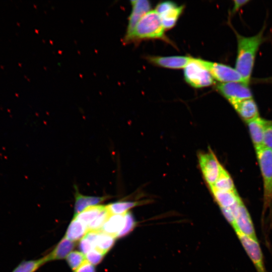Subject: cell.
Returning a JSON list of instances; mask_svg holds the SVG:
<instances>
[{"instance_id": "obj_12", "label": "cell", "mask_w": 272, "mask_h": 272, "mask_svg": "<svg viewBox=\"0 0 272 272\" xmlns=\"http://www.w3.org/2000/svg\"><path fill=\"white\" fill-rule=\"evenodd\" d=\"M147 58L151 63L159 66L172 69H180L184 68L191 61L192 57L186 56H151L148 57Z\"/></svg>"}, {"instance_id": "obj_26", "label": "cell", "mask_w": 272, "mask_h": 272, "mask_svg": "<svg viewBox=\"0 0 272 272\" xmlns=\"http://www.w3.org/2000/svg\"><path fill=\"white\" fill-rule=\"evenodd\" d=\"M124 216L125 221L123 227L118 234L117 238H121L126 236L133 230L135 226V221L132 215L130 213L127 212L125 214Z\"/></svg>"}, {"instance_id": "obj_9", "label": "cell", "mask_w": 272, "mask_h": 272, "mask_svg": "<svg viewBox=\"0 0 272 272\" xmlns=\"http://www.w3.org/2000/svg\"><path fill=\"white\" fill-rule=\"evenodd\" d=\"M234 222L232 226L236 232L256 239L255 232L250 216L241 200L234 212Z\"/></svg>"}, {"instance_id": "obj_30", "label": "cell", "mask_w": 272, "mask_h": 272, "mask_svg": "<svg viewBox=\"0 0 272 272\" xmlns=\"http://www.w3.org/2000/svg\"><path fill=\"white\" fill-rule=\"evenodd\" d=\"M247 0H235L234 1V7L231 13L234 14L241 7L248 3Z\"/></svg>"}, {"instance_id": "obj_27", "label": "cell", "mask_w": 272, "mask_h": 272, "mask_svg": "<svg viewBox=\"0 0 272 272\" xmlns=\"http://www.w3.org/2000/svg\"><path fill=\"white\" fill-rule=\"evenodd\" d=\"M263 146L272 150V121H266L263 138Z\"/></svg>"}, {"instance_id": "obj_23", "label": "cell", "mask_w": 272, "mask_h": 272, "mask_svg": "<svg viewBox=\"0 0 272 272\" xmlns=\"http://www.w3.org/2000/svg\"><path fill=\"white\" fill-rule=\"evenodd\" d=\"M140 204L137 201H117L106 206L111 215H124L128 211Z\"/></svg>"}, {"instance_id": "obj_15", "label": "cell", "mask_w": 272, "mask_h": 272, "mask_svg": "<svg viewBox=\"0 0 272 272\" xmlns=\"http://www.w3.org/2000/svg\"><path fill=\"white\" fill-rule=\"evenodd\" d=\"M247 123L255 149L263 146V138L266 120L258 117Z\"/></svg>"}, {"instance_id": "obj_13", "label": "cell", "mask_w": 272, "mask_h": 272, "mask_svg": "<svg viewBox=\"0 0 272 272\" xmlns=\"http://www.w3.org/2000/svg\"><path fill=\"white\" fill-rule=\"evenodd\" d=\"M232 106L246 122L259 117L256 104L252 98L241 101L233 104Z\"/></svg>"}, {"instance_id": "obj_6", "label": "cell", "mask_w": 272, "mask_h": 272, "mask_svg": "<svg viewBox=\"0 0 272 272\" xmlns=\"http://www.w3.org/2000/svg\"><path fill=\"white\" fill-rule=\"evenodd\" d=\"M216 90L233 105L241 101L252 98L248 85L239 82L221 83Z\"/></svg>"}, {"instance_id": "obj_19", "label": "cell", "mask_w": 272, "mask_h": 272, "mask_svg": "<svg viewBox=\"0 0 272 272\" xmlns=\"http://www.w3.org/2000/svg\"><path fill=\"white\" fill-rule=\"evenodd\" d=\"M115 238L114 236L101 231H96L93 242L94 249L105 255L113 246Z\"/></svg>"}, {"instance_id": "obj_14", "label": "cell", "mask_w": 272, "mask_h": 272, "mask_svg": "<svg viewBox=\"0 0 272 272\" xmlns=\"http://www.w3.org/2000/svg\"><path fill=\"white\" fill-rule=\"evenodd\" d=\"M75 246L74 242L64 237L50 253L44 256V258L46 262L63 259L66 257Z\"/></svg>"}, {"instance_id": "obj_5", "label": "cell", "mask_w": 272, "mask_h": 272, "mask_svg": "<svg viewBox=\"0 0 272 272\" xmlns=\"http://www.w3.org/2000/svg\"><path fill=\"white\" fill-rule=\"evenodd\" d=\"M197 60L217 80L223 83L239 82L248 83L236 70L225 64L206 61L200 58Z\"/></svg>"}, {"instance_id": "obj_16", "label": "cell", "mask_w": 272, "mask_h": 272, "mask_svg": "<svg viewBox=\"0 0 272 272\" xmlns=\"http://www.w3.org/2000/svg\"><path fill=\"white\" fill-rule=\"evenodd\" d=\"M107 196H94L84 195L76 189L75 192V214L76 215L88 207L98 205L106 200Z\"/></svg>"}, {"instance_id": "obj_28", "label": "cell", "mask_w": 272, "mask_h": 272, "mask_svg": "<svg viewBox=\"0 0 272 272\" xmlns=\"http://www.w3.org/2000/svg\"><path fill=\"white\" fill-rule=\"evenodd\" d=\"M104 254L93 249L86 254V260L93 265H95L100 263L103 258Z\"/></svg>"}, {"instance_id": "obj_18", "label": "cell", "mask_w": 272, "mask_h": 272, "mask_svg": "<svg viewBox=\"0 0 272 272\" xmlns=\"http://www.w3.org/2000/svg\"><path fill=\"white\" fill-rule=\"evenodd\" d=\"M124 215H111L105 222L100 231L117 238L122 229L124 221Z\"/></svg>"}, {"instance_id": "obj_3", "label": "cell", "mask_w": 272, "mask_h": 272, "mask_svg": "<svg viewBox=\"0 0 272 272\" xmlns=\"http://www.w3.org/2000/svg\"><path fill=\"white\" fill-rule=\"evenodd\" d=\"M255 150L263 179L264 207L266 210L272 202V150L264 146Z\"/></svg>"}, {"instance_id": "obj_21", "label": "cell", "mask_w": 272, "mask_h": 272, "mask_svg": "<svg viewBox=\"0 0 272 272\" xmlns=\"http://www.w3.org/2000/svg\"><path fill=\"white\" fill-rule=\"evenodd\" d=\"M88 232L87 226L74 218L67 229L64 237L75 242L82 239Z\"/></svg>"}, {"instance_id": "obj_25", "label": "cell", "mask_w": 272, "mask_h": 272, "mask_svg": "<svg viewBox=\"0 0 272 272\" xmlns=\"http://www.w3.org/2000/svg\"><path fill=\"white\" fill-rule=\"evenodd\" d=\"M66 259L68 264L74 271H76L86 261V255L78 251L70 252Z\"/></svg>"}, {"instance_id": "obj_4", "label": "cell", "mask_w": 272, "mask_h": 272, "mask_svg": "<svg viewBox=\"0 0 272 272\" xmlns=\"http://www.w3.org/2000/svg\"><path fill=\"white\" fill-rule=\"evenodd\" d=\"M184 78L188 84L195 88L208 87L214 83L210 73L195 58L184 68Z\"/></svg>"}, {"instance_id": "obj_17", "label": "cell", "mask_w": 272, "mask_h": 272, "mask_svg": "<svg viewBox=\"0 0 272 272\" xmlns=\"http://www.w3.org/2000/svg\"><path fill=\"white\" fill-rule=\"evenodd\" d=\"M220 208H229L238 202L241 198L237 191H225L210 189Z\"/></svg>"}, {"instance_id": "obj_29", "label": "cell", "mask_w": 272, "mask_h": 272, "mask_svg": "<svg viewBox=\"0 0 272 272\" xmlns=\"http://www.w3.org/2000/svg\"><path fill=\"white\" fill-rule=\"evenodd\" d=\"M79 249L84 254H86L94 249L91 243L85 237L81 239L79 244Z\"/></svg>"}, {"instance_id": "obj_11", "label": "cell", "mask_w": 272, "mask_h": 272, "mask_svg": "<svg viewBox=\"0 0 272 272\" xmlns=\"http://www.w3.org/2000/svg\"><path fill=\"white\" fill-rule=\"evenodd\" d=\"M130 3L132 10L128 19L124 37L128 36L132 32L140 19L151 9V4L147 0L131 1Z\"/></svg>"}, {"instance_id": "obj_7", "label": "cell", "mask_w": 272, "mask_h": 272, "mask_svg": "<svg viewBox=\"0 0 272 272\" xmlns=\"http://www.w3.org/2000/svg\"><path fill=\"white\" fill-rule=\"evenodd\" d=\"M198 161L204 179L211 187L217 180L223 167L211 150L208 152L200 153Z\"/></svg>"}, {"instance_id": "obj_20", "label": "cell", "mask_w": 272, "mask_h": 272, "mask_svg": "<svg viewBox=\"0 0 272 272\" xmlns=\"http://www.w3.org/2000/svg\"><path fill=\"white\" fill-rule=\"evenodd\" d=\"M106 211V206L96 205L91 206L85 209L77 215H74V218L80 220L87 227L89 224Z\"/></svg>"}, {"instance_id": "obj_22", "label": "cell", "mask_w": 272, "mask_h": 272, "mask_svg": "<svg viewBox=\"0 0 272 272\" xmlns=\"http://www.w3.org/2000/svg\"><path fill=\"white\" fill-rule=\"evenodd\" d=\"M210 188L220 191H236L231 176L223 167L217 180Z\"/></svg>"}, {"instance_id": "obj_10", "label": "cell", "mask_w": 272, "mask_h": 272, "mask_svg": "<svg viewBox=\"0 0 272 272\" xmlns=\"http://www.w3.org/2000/svg\"><path fill=\"white\" fill-rule=\"evenodd\" d=\"M236 233L257 272H266L262 251L257 239L252 238L240 232Z\"/></svg>"}, {"instance_id": "obj_2", "label": "cell", "mask_w": 272, "mask_h": 272, "mask_svg": "<svg viewBox=\"0 0 272 272\" xmlns=\"http://www.w3.org/2000/svg\"><path fill=\"white\" fill-rule=\"evenodd\" d=\"M150 39H160L167 41L160 18L154 10L146 14L138 22L132 32L123 38L124 44Z\"/></svg>"}, {"instance_id": "obj_1", "label": "cell", "mask_w": 272, "mask_h": 272, "mask_svg": "<svg viewBox=\"0 0 272 272\" xmlns=\"http://www.w3.org/2000/svg\"><path fill=\"white\" fill-rule=\"evenodd\" d=\"M263 29L257 34L244 37L236 33L238 51L236 70L249 83L257 50L263 40Z\"/></svg>"}, {"instance_id": "obj_24", "label": "cell", "mask_w": 272, "mask_h": 272, "mask_svg": "<svg viewBox=\"0 0 272 272\" xmlns=\"http://www.w3.org/2000/svg\"><path fill=\"white\" fill-rule=\"evenodd\" d=\"M46 262L44 257L38 259L23 260L12 272H35Z\"/></svg>"}, {"instance_id": "obj_8", "label": "cell", "mask_w": 272, "mask_h": 272, "mask_svg": "<svg viewBox=\"0 0 272 272\" xmlns=\"http://www.w3.org/2000/svg\"><path fill=\"white\" fill-rule=\"evenodd\" d=\"M183 9V6H178L171 1H165L158 5L155 11L165 29H169L175 26Z\"/></svg>"}]
</instances>
